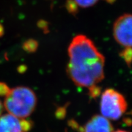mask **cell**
Returning a JSON list of instances; mask_svg holds the SVG:
<instances>
[{"instance_id":"cell-1","label":"cell","mask_w":132,"mask_h":132,"mask_svg":"<svg viewBox=\"0 0 132 132\" xmlns=\"http://www.w3.org/2000/svg\"><path fill=\"white\" fill-rule=\"evenodd\" d=\"M68 54L67 73L76 85L90 89L103 80L105 57L90 39L84 35L75 36Z\"/></svg>"},{"instance_id":"cell-7","label":"cell","mask_w":132,"mask_h":132,"mask_svg":"<svg viewBox=\"0 0 132 132\" xmlns=\"http://www.w3.org/2000/svg\"><path fill=\"white\" fill-rule=\"evenodd\" d=\"M79 7L86 8L96 4L98 0H73Z\"/></svg>"},{"instance_id":"cell-5","label":"cell","mask_w":132,"mask_h":132,"mask_svg":"<svg viewBox=\"0 0 132 132\" xmlns=\"http://www.w3.org/2000/svg\"><path fill=\"white\" fill-rule=\"evenodd\" d=\"M32 123L11 114L0 116V132H28Z\"/></svg>"},{"instance_id":"cell-6","label":"cell","mask_w":132,"mask_h":132,"mask_svg":"<svg viewBox=\"0 0 132 132\" xmlns=\"http://www.w3.org/2000/svg\"><path fill=\"white\" fill-rule=\"evenodd\" d=\"M113 127L108 119L95 115L82 128L81 132H113Z\"/></svg>"},{"instance_id":"cell-11","label":"cell","mask_w":132,"mask_h":132,"mask_svg":"<svg viewBox=\"0 0 132 132\" xmlns=\"http://www.w3.org/2000/svg\"><path fill=\"white\" fill-rule=\"evenodd\" d=\"M2 111H3V105L2 104H1V102H0V115H1V113H2Z\"/></svg>"},{"instance_id":"cell-2","label":"cell","mask_w":132,"mask_h":132,"mask_svg":"<svg viewBox=\"0 0 132 132\" xmlns=\"http://www.w3.org/2000/svg\"><path fill=\"white\" fill-rule=\"evenodd\" d=\"M4 97V106L7 111L20 119L29 116L34 112L37 105L36 94L27 87L9 88Z\"/></svg>"},{"instance_id":"cell-10","label":"cell","mask_w":132,"mask_h":132,"mask_svg":"<svg viewBox=\"0 0 132 132\" xmlns=\"http://www.w3.org/2000/svg\"><path fill=\"white\" fill-rule=\"evenodd\" d=\"M9 87L7 86L5 83L0 82V95L1 96H4L5 94L7 92Z\"/></svg>"},{"instance_id":"cell-4","label":"cell","mask_w":132,"mask_h":132,"mask_svg":"<svg viewBox=\"0 0 132 132\" xmlns=\"http://www.w3.org/2000/svg\"><path fill=\"white\" fill-rule=\"evenodd\" d=\"M113 36L120 45L127 48H132V14H124L116 20Z\"/></svg>"},{"instance_id":"cell-8","label":"cell","mask_w":132,"mask_h":132,"mask_svg":"<svg viewBox=\"0 0 132 132\" xmlns=\"http://www.w3.org/2000/svg\"><path fill=\"white\" fill-rule=\"evenodd\" d=\"M122 56L127 63L130 64L132 61V50L131 48H127V50L123 52Z\"/></svg>"},{"instance_id":"cell-3","label":"cell","mask_w":132,"mask_h":132,"mask_svg":"<svg viewBox=\"0 0 132 132\" xmlns=\"http://www.w3.org/2000/svg\"><path fill=\"white\" fill-rule=\"evenodd\" d=\"M127 108L125 97L113 89H107L102 94L100 111L103 116L111 120H118Z\"/></svg>"},{"instance_id":"cell-9","label":"cell","mask_w":132,"mask_h":132,"mask_svg":"<svg viewBox=\"0 0 132 132\" xmlns=\"http://www.w3.org/2000/svg\"><path fill=\"white\" fill-rule=\"evenodd\" d=\"M89 90V95L92 98H96L100 93V88L97 86L92 87V88Z\"/></svg>"},{"instance_id":"cell-12","label":"cell","mask_w":132,"mask_h":132,"mask_svg":"<svg viewBox=\"0 0 132 132\" xmlns=\"http://www.w3.org/2000/svg\"><path fill=\"white\" fill-rule=\"evenodd\" d=\"M114 132H127V131H124V130H118V131H114Z\"/></svg>"}]
</instances>
